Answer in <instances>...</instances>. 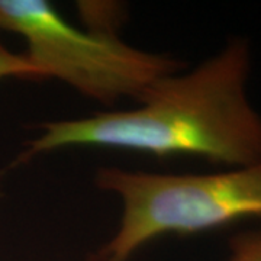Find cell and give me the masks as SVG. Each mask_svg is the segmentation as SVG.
I'll list each match as a JSON object with an SVG mask.
<instances>
[{
  "instance_id": "1",
  "label": "cell",
  "mask_w": 261,
  "mask_h": 261,
  "mask_svg": "<svg viewBox=\"0 0 261 261\" xmlns=\"http://www.w3.org/2000/svg\"><path fill=\"white\" fill-rule=\"evenodd\" d=\"M251 53L237 39L192 71L159 79L125 111L45 122L19 163L67 147L192 155L229 168L261 163V115L247 94Z\"/></svg>"
},
{
  "instance_id": "5",
  "label": "cell",
  "mask_w": 261,
  "mask_h": 261,
  "mask_svg": "<svg viewBox=\"0 0 261 261\" xmlns=\"http://www.w3.org/2000/svg\"><path fill=\"white\" fill-rule=\"evenodd\" d=\"M228 261H261V232H245L233 237Z\"/></svg>"
},
{
  "instance_id": "3",
  "label": "cell",
  "mask_w": 261,
  "mask_h": 261,
  "mask_svg": "<svg viewBox=\"0 0 261 261\" xmlns=\"http://www.w3.org/2000/svg\"><path fill=\"white\" fill-rule=\"evenodd\" d=\"M0 32L25 39V56L42 79L106 106L122 97L138 102L151 84L183 68L174 58L130 47L111 29L77 28L47 0H0Z\"/></svg>"
},
{
  "instance_id": "4",
  "label": "cell",
  "mask_w": 261,
  "mask_h": 261,
  "mask_svg": "<svg viewBox=\"0 0 261 261\" xmlns=\"http://www.w3.org/2000/svg\"><path fill=\"white\" fill-rule=\"evenodd\" d=\"M5 79L39 80L42 77L25 53H15L0 42V80Z\"/></svg>"
},
{
  "instance_id": "2",
  "label": "cell",
  "mask_w": 261,
  "mask_h": 261,
  "mask_svg": "<svg viewBox=\"0 0 261 261\" xmlns=\"http://www.w3.org/2000/svg\"><path fill=\"white\" fill-rule=\"evenodd\" d=\"M96 185L122 202V218L96 261H128L167 233L205 232L261 218V163L212 174H155L103 167Z\"/></svg>"
}]
</instances>
